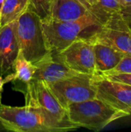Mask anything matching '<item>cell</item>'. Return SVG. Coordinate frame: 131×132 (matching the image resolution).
Segmentation results:
<instances>
[{
  "label": "cell",
  "mask_w": 131,
  "mask_h": 132,
  "mask_svg": "<svg viewBox=\"0 0 131 132\" xmlns=\"http://www.w3.org/2000/svg\"><path fill=\"white\" fill-rule=\"evenodd\" d=\"M0 123L5 131L15 132H66L78 128L69 121H59L40 108L0 104Z\"/></svg>",
  "instance_id": "6da1fadb"
},
{
  "label": "cell",
  "mask_w": 131,
  "mask_h": 132,
  "mask_svg": "<svg viewBox=\"0 0 131 132\" xmlns=\"http://www.w3.org/2000/svg\"><path fill=\"white\" fill-rule=\"evenodd\" d=\"M109 15L102 12H95L72 22H56L50 19L42 21L49 51L56 53L79 39H88Z\"/></svg>",
  "instance_id": "7a4b0ae2"
},
{
  "label": "cell",
  "mask_w": 131,
  "mask_h": 132,
  "mask_svg": "<svg viewBox=\"0 0 131 132\" xmlns=\"http://www.w3.org/2000/svg\"><path fill=\"white\" fill-rule=\"evenodd\" d=\"M15 35L19 53L32 64L51 53L47 46L42 20L29 8L15 20Z\"/></svg>",
  "instance_id": "3957f363"
},
{
  "label": "cell",
  "mask_w": 131,
  "mask_h": 132,
  "mask_svg": "<svg viewBox=\"0 0 131 132\" xmlns=\"http://www.w3.org/2000/svg\"><path fill=\"white\" fill-rule=\"evenodd\" d=\"M68 120L79 128L100 131L126 115L97 97L74 103L66 109Z\"/></svg>",
  "instance_id": "277c9868"
},
{
  "label": "cell",
  "mask_w": 131,
  "mask_h": 132,
  "mask_svg": "<svg viewBox=\"0 0 131 132\" xmlns=\"http://www.w3.org/2000/svg\"><path fill=\"white\" fill-rule=\"evenodd\" d=\"M47 85L65 110L72 104L97 97L93 75L78 73Z\"/></svg>",
  "instance_id": "5b68a950"
},
{
  "label": "cell",
  "mask_w": 131,
  "mask_h": 132,
  "mask_svg": "<svg viewBox=\"0 0 131 132\" xmlns=\"http://www.w3.org/2000/svg\"><path fill=\"white\" fill-rule=\"evenodd\" d=\"M92 42H100L124 53L131 54V27L120 12H114L88 38Z\"/></svg>",
  "instance_id": "8992f818"
},
{
  "label": "cell",
  "mask_w": 131,
  "mask_h": 132,
  "mask_svg": "<svg viewBox=\"0 0 131 132\" xmlns=\"http://www.w3.org/2000/svg\"><path fill=\"white\" fill-rule=\"evenodd\" d=\"M24 86L15 88L24 94L25 105L40 108L59 121H69L66 111L61 106L48 85L39 80L32 79Z\"/></svg>",
  "instance_id": "52a82bcc"
},
{
  "label": "cell",
  "mask_w": 131,
  "mask_h": 132,
  "mask_svg": "<svg viewBox=\"0 0 131 132\" xmlns=\"http://www.w3.org/2000/svg\"><path fill=\"white\" fill-rule=\"evenodd\" d=\"M52 55L69 69L78 73H96L93 44L89 39H79L63 50Z\"/></svg>",
  "instance_id": "ba28073f"
},
{
  "label": "cell",
  "mask_w": 131,
  "mask_h": 132,
  "mask_svg": "<svg viewBox=\"0 0 131 132\" xmlns=\"http://www.w3.org/2000/svg\"><path fill=\"white\" fill-rule=\"evenodd\" d=\"M93 83L97 98L124 113L126 117L130 115L131 85L111 80L100 73L93 75Z\"/></svg>",
  "instance_id": "9c48e42d"
},
{
  "label": "cell",
  "mask_w": 131,
  "mask_h": 132,
  "mask_svg": "<svg viewBox=\"0 0 131 132\" xmlns=\"http://www.w3.org/2000/svg\"><path fill=\"white\" fill-rule=\"evenodd\" d=\"M95 12L102 11L86 0H53L49 19L56 22H72Z\"/></svg>",
  "instance_id": "30bf717a"
},
{
  "label": "cell",
  "mask_w": 131,
  "mask_h": 132,
  "mask_svg": "<svg viewBox=\"0 0 131 132\" xmlns=\"http://www.w3.org/2000/svg\"><path fill=\"white\" fill-rule=\"evenodd\" d=\"M19 54L15 35V21L0 28V75L13 70L14 63Z\"/></svg>",
  "instance_id": "8fae6325"
},
{
  "label": "cell",
  "mask_w": 131,
  "mask_h": 132,
  "mask_svg": "<svg viewBox=\"0 0 131 132\" xmlns=\"http://www.w3.org/2000/svg\"><path fill=\"white\" fill-rule=\"evenodd\" d=\"M34 65L36 66V71L32 79L42 80L47 84L78 74L54 58L51 53Z\"/></svg>",
  "instance_id": "7c38bea8"
},
{
  "label": "cell",
  "mask_w": 131,
  "mask_h": 132,
  "mask_svg": "<svg viewBox=\"0 0 131 132\" xmlns=\"http://www.w3.org/2000/svg\"><path fill=\"white\" fill-rule=\"evenodd\" d=\"M92 43L93 44L96 73H102L112 70L118 65L126 54L102 43Z\"/></svg>",
  "instance_id": "4fadbf2b"
},
{
  "label": "cell",
  "mask_w": 131,
  "mask_h": 132,
  "mask_svg": "<svg viewBox=\"0 0 131 132\" xmlns=\"http://www.w3.org/2000/svg\"><path fill=\"white\" fill-rule=\"evenodd\" d=\"M14 73L8 74L4 78V83H10L19 81L22 84H26L29 82L35 73L36 66L28 61L19 53L13 66Z\"/></svg>",
  "instance_id": "5bb4252c"
},
{
  "label": "cell",
  "mask_w": 131,
  "mask_h": 132,
  "mask_svg": "<svg viewBox=\"0 0 131 132\" xmlns=\"http://www.w3.org/2000/svg\"><path fill=\"white\" fill-rule=\"evenodd\" d=\"M29 5V0H5L0 12V28L15 21Z\"/></svg>",
  "instance_id": "9a60e30c"
},
{
  "label": "cell",
  "mask_w": 131,
  "mask_h": 132,
  "mask_svg": "<svg viewBox=\"0 0 131 132\" xmlns=\"http://www.w3.org/2000/svg\"><path fill=\"white\" fill-rule=\"evenodd\" d=\"M53 0H29V8L33 11L42 21L49 19Z\"/></svg>",
  "instance_id": "2e32d148"
},
{
  "label": "cell",
  "mask_w": 131,
  "mask_h": 132,
  "mask_svg": "<svg viewBox=\"0 0 131 132\" xmlns=\"http://www.w3.org/2000/svg\"><path fill=\"white\" fill-rule=\"evenodd\" d=\"M94 5L108 15L114 12H120L124 8L120 0H97Z\"/></svg>",
  "instance_id": "e0dca14e"
},
{
  "label": "cell",
  "mask_w": 131,
  "mask_h": 132,
  "mask_svg": "<svg viewBox=\"0 0 131 132\" xmlns=\"http://www.w3.org/2000/svg\"><path fill=\"white\" fill-rule=\"evenodd\" d=\"M105 74L111 73H131V54H125L122 58L118 65L113 69L106 73H102Z\"/></svg>",
  "instance_id": "ac0fdd59"
},
{
  "label": "cell",
  "mask_w": 131,
  "mask_h": 132,
  "mask_svg": "<svg viewBox=\"0 0 131 132\" xmlns=\"http://www.w3.org/2000/svg\"><path fill=\"white\" fill-rule=\"evenodd\" d=\"M100 74H101L102 76L111 80L121 82V83H124V84L131 85V73H111V74L100 73Z\"/></svg>",
  "instance_id": "d6986e66"
},
{
  "label": "cell",
  "mask_w": 131,
  "mask_h": 132,
  "mask_svg": "<svg viewBox=\"0 0 131 132\" xmlns=\"http://www.w3.org/2000/svg\"><path fill=\"white\" fill-rule=\"evenodd\" d=\"M120 12L124 17V19L126 20V22L128 23V25L131 27V5L124 6Z\"/></svg>",
  "instance_id": "ffe728a7"
},
{
  "label": "cell",
  "mask_w": 131,
  "mask_h": 132,
  "mask_svg": "<svg viewBox=\"0 0 131 132\" xmlns=\"http://www.w3.org/2000/svg\"><path fill=\"white\" fill-rule=\"evenodd\" d=\"M4 79L2 78V76L0 75V104H2V94L3 90V86H4Z\"/></svg>",
  "instance_id": "44dd1931"
},
{
  "label": "cell",
  "mask_w": 131,
  "mask_h": 132,
  "mask_svg": "<svg viewBox=\"0 0 131 132\" xmlns=\"http://www.w3.org/2000/svg\"><path fill=\"white\" fill-rule=\"evenodd\" d=\"M120 2H121V4L123 5L124 7L131 5V0H120Z\"/></svg>",
  "instance_id": "7402d4cb"
},
{
  "label": "cell",
  "mask_w": 131,
  "mask_h": 132,
  "mask_svg": "<svg viewBox=\"0 0 131 132\" xmlns=\"http://www.w3.org/2000/svg\"><path fill=\"white\" fill-rule=\"evenodd\" d=\"M86 1H87L90 4H91L92 5H94L95 4H96V2H97V0H86Z\"/></svg>",
  "instance_id": "603a6c76"
},
{
  "label": "cell",
  "mask_w": 131,
  "mask_h": 132,
  "mask_svg": "<svg viewBox=\"0 0 131 132\" xmlns=\"http://www.w3.org/2000/svg\"><path fill=\"white\" fill-rule=\"evenodd\" d=\"M4 2H5V0H0V12L2 10V5L4 4Z\"/></svg>",
  "instance_id": "cb8c5ba5"
},
{
  "label": "cell",
  "mask_w": 131,
  "mask_h": 132,
  "mask_svg": "<svg viewBox=\"0 0 131 132\" xmlns=\"http://www.w3.org/2000/svg\"><path fill=\"white\" fill-rule=\"evenodd\" d=\"M5 131V129H4V128L2 127V125H1V123H0V131Z\"/></svg>",
  "instance_id": "d4e9b609"
}]
</instances>
